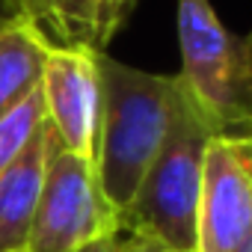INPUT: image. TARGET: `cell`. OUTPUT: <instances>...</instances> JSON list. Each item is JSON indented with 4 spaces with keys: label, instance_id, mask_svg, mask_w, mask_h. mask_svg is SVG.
<instances>
[{
    "label": "cell",
    "instance_id": "obj_11",
    "mask_svg": "<svg viewBox=\"0 0 252 252\" xmlns=\"http://www.w3.org/2000/svg\"><path fill=\"white\" fill-rule=\"evenodd\" d=\"M131 6H134V0H101V9H98V51H104V45L122 27L125 15L131 12Z\"/></svg>",
    "mask_w": 252,
    "mask_h": 252
},
{
    "label": "cell",
    "instance_id": "obj_9",
    "mask_svg": "<svg viewBox=\"0 0 252 252\" xmlns=\"http://www.w3.org/2000/svg\"><path fill=\"white\" fill-rule=\"evenodd\" d=\"M98 9L101 0H36L30 18L48 36H60L57 45H83L98 51Z\"/></svg>",
    "mask_w": 252,
    "mask_h": 252
},
{
    "label": "cell",
    "instance_id": "obj_1",
    "mask_svg": "<svg viewBox=\"0 0 252 252\" xmlns=\"http://www.w3.org/2000/svg\"><path fill=\"white\" fill-rule=\"evenodd\" d=\"M101 116L95 140V178L116 211L134 199L143 175L158 158L181 95L178 74H152L98 51Z\"/></svg>",
    "mask_w": 252,
    "mask_h": 252
},
{
    "label": "cell",
    "instance_id": "obj_3",
    "mask_svg": "<svg viewBox=\"0 0 252 252\" xmlns=\"http://www.w3.org/2000/svg\"><path fill=\"white\" fill-rule=\"evenodd\" d=\"M178 80L217 134L252 131V39L231 33L211 0H178Z\"/></svg>",
    "mask_w": 252,
    "mask_h": 252
},
{
    "label": "cell",
    "instance_id": "obj_16",
    "mask_svg": "<svg viewBox=\"0 0 252 252\" xmlns=\"http://www.w3.org/2000/svg\"><path fill=\"white\" fill-rule=\"evenodd\" d=\"M240 252H252V237H249V243H246V246H243Z\"/></svg>",
    "mask_w": 252,
    "mask_h": 252
},
{
    "label": "cell",
    "instance_id": "obj_14",
    "mask_svg": "<svg viewBox=\"0 0 252 252\" xmlns=\"http://www.w3.org/2000/svg\"><path fill=\"white\" fill-rule=\"evenodd\" d=\"M6 3L18 12V15H27L30 18V12H33V3H36V0H6ZM33 21V18H30Z\"/></svg>",
    "mask_w": 252,
    "mask_h": 252
},
{
    "label": "cell",
    "instance_id": "obj_15",
    "mask_svg": "<svg viewBox=\"0 0 252 252\" xmlns=\"http://www.w3.org/2000/svg\"><path fill=\"white\" fill-rule=\"evenodd\" d=\"M15 15H18V12H15L9 3H6V0H0V21H6V18H15Z\"/></svg>",
    "mask_w": 252,
    "mask_h": 252
},
{
    "label": "cell",
    "instance_id": "obj_4",
    "mask_svg": "<svg viewBox=\"0 0 252 252\" xmlns=\"http://www.w3.org/2000/svg\"><path fill=\"white\" fill-rule=\"evenodd\" d=\"M107 234L122 231L116 211L101 196L92 160L65 152L48 125L45 181L27 252H80Z\"/></svg>",
    "mask_w": 252,
    "mask_h": 252
},
{
    "label": "cell",
    "instance_id": "obj_8",
    "mask_svg": "<svg viewBox=\"0 0 252 252\" xmlns=\"http://www.w3.org/2000/svg\"><path fill=\"white\" fill-rule=\"evenodd\" d=\"M51 45L27 15L0 21V116L42 86Z\"/></svg>",
    "mask_w": 252,
    "mask_h": 252
},
{
    "label": "cell",
    "instance_id": "obj_13",
    "mask_svg": "<svg viewBox=\"0 0 252 252\" xmlns=\"http://www.w3.org/2000/svg\"><path fill=\"white\" fill-rule=\"evenodd\" d=\"M122 252H163V249L155 246V243H149V240H143V237H128V234H125Z\"/></svg>",
    "mask_w": 252,
    "mask_h": 252
},
{
    "label": "cell",
    "instance_id": "obj_6",
    "mask_svg": "<svg viewBox=\"0 0 252 252\" xmlns=\"http://www.w3.org/2000/svg\"><path fill=\"white\" fill-rule=\"evenodd\" d=\"M45 119L60 146L77 158L95 160L101 77L98 51L83 45H51L42 74Z\"/></svg>",
    "mask_w": 252,
    "mask_h": 252
},
{
    "label": "cell",
    "instance_id": "obj_7",
    "mask_svg": "<svg viewBox=\"0 0 252 252\" xmlns=\"http://www.w3.org/2000/svg\"><path fill=\"white\" fill-rule=\"evenodd\" d=\"M48 160V119L30 140L24 155L0 172V252H27L33 217L45 181Z\"/></svg>",
    "mask_w": 252,
    "mask_h": 252
},
{
    "label": "cell",
    "instance_id": "obj_12",
    "mask_svg": "<svg viewBox=\"0 0 252 252\" xmlns=\"http://www.w3.org/2000/svg\"><path fill=\"white\" fill-rule=\"evenodd\" d=\"M122 234H107V237H98L92 240L89 246H83L80 252H122Z\"/></svg>",
    "mask_w": 252,
    "mask_h": 252
},
{
    "label": "cell",
    "instance_id": "obj_2",
    "mask_svg": "<svg viewBox=\"0 0 252 252\" xmlns=\"http://www.w3.org/2000/svg\"><path fill=\"white\" fill-rule=\"evenodd\" d=\"M217 131L181 86L172 128L143 175L128 208L119 211V231L143 237L163 252H196L205 149Z\"/></svg>",
    "mask_w": 252,
    "mask_h": 252
},
{
    "label": "cell",
    "instance_id": "obj_5",
    "mask_svg": "<svg viewBox=\"0 0 252 252\" xmlns=\"http://www.w3.org/2000/svg\"><path fill=\"white\" fill-rule=\"evenodd\" d=\"M252 237V131L214 134L205 149L196 252H240Z\"/></svg>",
    "mask_w": 252,
    "mask_h": 252
},
{
    "label": "cell",
    "instance_id": "obj_10",
    "mask_svg": "<svg viewBox=\"0 0 252 252\" xmlns=\"http://www.w3.org/2000/svg\"><path fill=\"white\" fill-rule=\"evenodd\" d=\"M42 125H45V98L39 86L18 107L0 116V172L9 169L24 155L30 140L42 131Z\"/></svg>",
    "mask_w": 252,
    "mask_h": 252
}]
</instances>
